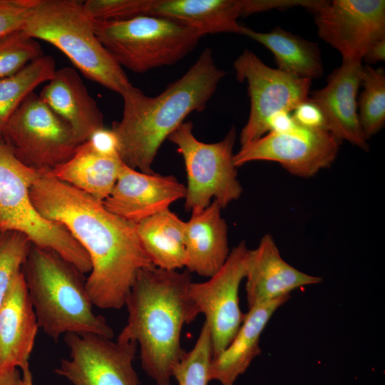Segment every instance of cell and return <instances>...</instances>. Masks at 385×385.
Returning a JSON list of instances; mask_svg holds the SVG:
<instances>
[{"instance_id": "2", "label": "cell", "mask_w": 385, "mask_h": 385, "mask_svg": "<svg viewBox=\"0 0 385 385\" xmlns=\"http://www.w3.org/2000/svg\"><path fill=\"white\" fill-rule=\"evenodd\" d=\"M191 282L188 271L153 265L138 272L126 298L127 324L118 338L137 343L141 366L155 385H173L185 352L180 344L183 326L199 314L188 292Z\"/></svg>"}, {"instance_id": "16", "label": "cell", "mask_w": 385, "mask_h": 385, "mask_svg": "<svg viewBox=\"0 0 385 385\" xmlns=\"http://www.w3.org/2000/svg\"><path fill=\"white\" fill-rule=\"evenodd\" d=\"M280 0H153L147 15L167 18L207 34H241L237 20L254 13L280 9Z\"/></svg>"}, {"instance_id": "14", "label": "cell", "mask_w": 385, "mask_h": 385, "mask_svg": "<svg viewBox=\"0 0 385 385\" xmlns=\"http://www.w3.org/2000/svg\"><path fill=\"white\" fill-rule=\"evenodd\" d=\"M318 36L342 61H362L367 48L385 37V1L333 0L312 11Z\"/></svg>"}, {"instance_id": "5", "label": "cell", "mask_w": 385, "mask_h": 385, "mask_svg": "<svg viewBox=\"0 0 385 385\" xmlns=\"http://www.w3.org/2000/svg\"><path fill=\"white\" fill-rule=\"evenodd\" d=\"M22 31L61 51L87 78L121 95L132 84L97 38L83 1L35 0Z\"/></svg>"}, {"instance_id": "30", "label": "cell", "mask_w": 385, "mask_h": 385, "mask_svg": "<svg viewBox=\"0 0 385 385\" xmlns=\"http://www.w3.org/2000/svg\"><path fill=\"white\" fill-rule=\"evenodd\" d=\"M31 244L22 232L0 231V308L12 280L21 271Z\"/></svg>"}, {"instance_id": "24", "label": "cell", "mask_w": 385, "mask_h": 385, "mask_svg": "<svg viewBox=\"0 0 385 385\" xmlns=\"http://www.w3.org/2000/svg\"><path fill=\"white\" fill-rule=\"evenodd\" d=\"M240 34L269 49L280 71L310 80L320 78L323 74L321 51L317 42L306 40L279 26L268 32H258L242 26Z\"/></svg>"}, {"instance_id": "25", "label": "cell", "mask_w": 385, "mask_h": 385, "mask_svg": "<svg viewBox=\"0 0 385 385\" xmlns=\"http://www.w3.org/2000/svg\"><path fill=\"white\" fill-rule=\"evenodd\" d=\"M185 222L170 209L136 223L139 240L152 264L167 270L185 267Z\"/></svg>"}, {"instance_id": "23", "label": "cell", "mask_w": 385, "mask_h": 385, "mask_svg": "<svg viewBox=\"0 0 385 385\" xmlns=\"http://www.w3.org/2000/svg\"><path fill=\"white\" fill-rule=\"evenodd\" d=\"M123 164L119 157L98 153L86 140L69 160L48 173L103 202L112 192Z\"/></svg>"}, {"instance_id": "11", "label": "cell", "mask_w": 385, "mask_h": 385, "mask_svg": "<svg viewBox=\"0 0 385 385\" xmlns=\"http://www.w3.org/2000/svg\"><path fill=\"white\" fill-rule=\"evenodd\" d=\"M69 357L55 373L73 385H141L133 367L138 350L134 341L95 334L66 333Z\"/></svg>"}, {"instance_id": "37", "label": "cell", "mask_w": 385, "mask_h": 385, "mask_svg": "<svg viewBox=\"0 0 385 385\" xmlns=\"http://www.w3.org/2000/svg\"><path fill=\"white\" fill-rule=\"evenodd\" d=\"M21 379L19 368L14 367L0 371V385H19Z\"/></svg>"}, {"instance_id": "34", "label": "cell", "mask_w": 385, "mask_h": 385, "mask_svg": "<svg viewBox=\"0 0 385 385\" xmlns=\"http://www.w3.org/2000/svg\"><path fill=\"white\" fill-rule=\"evenodd\" d=\"M91 147L98 153L109 156L119 157V143L113 130L104 127L95 131L87 140Z\"/></svg>"}, {"instance_id": "31", "label": "cell", "mask_w": 385, "mask_h": 385, "mask_svg": "<svg viewBox=\"0 0 385 385\" xmlns=\"http://www.w3.org/2000/svg\"><path fill=\"white\" fill-rule=\"evenodd\" d=\"M153 0H87L83 6L93 20H125L147 15Z\"/></svg>"}, {"instance_id": "15", "label": "cell", "mask_w": 385, "mask_h": 385, "mask_svg": "<svg viewBox=\"0 0 385 385\" xmlns=\"http://www.w3.org/2000/svg\"><path fill=\"white\" fill-rule=\"evenodd\" d=\"M185 193V186L173 175L144 173L123 164L112 192L102 202L115 215L138 223L168 210Z\"/></svg>"}, {"instance_id": "38", "label": "cell", "mask_w": 385, "mask_h": 385, "mask_svg": "<svg viewBox=\"0 0 385 385\" xmlns=\"http://www.w3.org/2000/svg\"><path fill=\"white\" fill-rule=\"evenodd\" d=\"M21 369L22 374L19 385H34L33 376L29 368V364L24 366Z\"/></svg>"}, {"instance_id": "35", "label": "cell", "mask_w": 385, "mask_h": 385, "mask_svg": "<svg viewBox=\"0 0 385 385\" xmlns=\"http://www.w3.org/2000/svg\"><path fill=\"white\" fill-rule=\"evenodd\" d=\"M269 132L287 133L293 130L298 124L292 114L287 111H279L273 114L267 121Z\"/></svg>"}, {"instance_id": "26", "label": "cell", "mask_w": 385, "mask_h": 385, "mask_svg": "<svg viewBox=\"0 0 385 385\" xmlns=\"http://www.w3.org/2000/svg\"><path fill=\"white\" fill-rule=\"evenodd\" d=\"M56 61L43 55L31 61L16 73L0 78V142L4 143L5 128L24 98L54 74Z\"/></svg>"}, {"instance_id": "17", "label": "cell", "mask_w": 385, "mask_h": 385, "mask_svg": "<svg viewBox=\"0 0 385 385\" xmlns=\"http://www.w3.org/2000/svg\"><path fill=\"white\" fill-rule=\"evenodd\" d=\"M361 62L342 61L329 76L327 85L309 93V98L322 111L329 132L340 140L367 151L369 146L360 125L356 100Z\"/></svg>"}, {"instance_id": "36", "label": "cell", "mask_w": 385, "mask_h": 385, "mask_svg": "<svg viewBox=\"0 0 385 385\" xmlns=\"http://www.w3.org/2000/svg\"><path fill=\"white\" fill-rule=\"evenodd\" d=\"M385 60V37L374 42L364 53L362 61L376 63Z\"/></svg>"}, {"instance_id": "9", "label": "cell", "mask_w": 385, "mask_h": 385, "mask_svg": "<svg viewBox=\"0 0 385 385\" xmlns=\"http://www.w3.org/2000/svg\"><path fill=\"white\" fill-rule=\"evenodd\" d=\"M4 143L23 165L39 173L66 162L81 145L71 128L34 92L10 118Z\"/></svg>"}, {"instance_id": "12", "label": "cell", "mask_w": 385, "mask_h": 385, "mask_svg": "<svg viewBox=\"0 0 385 385\" xmlns=\"http://www.w3.org/2000/svg\"><path fill=\"white\" fill-rule=\"evenodd\" d=\"M249 250L245 241L240 242L208 280L189 284L188 295L210 328L213 356L229 345L243 322L239 288L246 275Z\"/></svg>"}, {"instance_id": "33", "label": "cell", "mask_w": 385, "mask_h": 385, "mask_svg": "<svg viewBox=\"0 0 385 385\" xmlns=\"http://www.w3.org/2000/svg\"><path fill=\"white\" fill-rule=\"evenodd\" d=\"M295 122L308 129H327L324 114L319 107L309 99L299 104L292 114Z\"/></svg>"}, {"instance_id": "28", "label": "cell", "mask_w": 385, "mask_h": 385, "mask_svg": "<svg viewBox=\"0 0 385 385\" xmlns=\"http://www.w3.org/2000/svg\"><path fill=\"white\" fill-rule=\"evenodd\" d=\"M212 356L210 330L204 322L193 348L185 352L176 366L173 378L178 385H208Z\"/></svg>"}, {"instance_id": "7", "label": "cell", "mask_w": 385, "mask_h": 385, "mask_svg": "<svg viewBox=\"0 0 385 385\" xmlns=\"http://www.w3.org/2000/svg\"><path fill=\"white\" fill-rule=\"evenodd\" d=\"M39 174L0 142V231L22 232L31 244L56 252L86 274L91 262L85 250L63 225L41 217L31 202L30 189Z\"/></svg>"}, {"instance_id": "3", "label": "cell", "mask_w": 385, "mask_h": 385, "mask_svg": "<svg viewBox=\"0 0 385 385\" xmlns=\"http://www.w3.org/2000/svg\"><path fill=\"white\" fill-rule=\"evenodd\" d=\"M225 71L216 66L212 50L205 48L185 73L156 96L131 85L120 96L122 118L111 129L119 143V155L127 166L144 173L165 140L193 111H202L215 92Z\"/></svg>"}, {"instance_id": "10", "label": "cell", "mask_w": 385, "mask_h": 385, "mask_svg": "<svg viewBox=\"0 0 385 385\" xmlns=\"http://www.w3.org/2000/svg\"><path fill=\"white\" fill-rule=\"evenodd\" d=\"M237 79L245 81L250 101V115L240 137L241 147L269 132L267 121L275 113H290L309 99L312 80L267 66L253 52L244 51L233 63Z\"/></svg>"}, {"instance_id": "27", "label": "cell", "mask_w": 385, "mask_h": 385, "mask_svg": "<svg viewBox=\"0 0 385 385\" xmlns=\"http://www.w3.org/2000/svg\"><path fill=\"white\" fill-rule=\"evenodd\" d=\"M361 86L363 90L357 101L358 115L365 138L376 134L385 123V71L362 66Z\"/></svg>"}, {"instance_id": "1", "label": "cell", "mask_w": 385, "mask_h": 385, "mask_svg": "<svg viewBox=\"0 0 385 385\" xmlns=\"http://www.w3.org/2000/svg\"><path fill=\"white\" fill-rule=\"evenodd\" d=\"M30 197L41 217L63 225L87 252L92 268L85 284L93 304L104 309L125 306L138 272L153 265L136 223L48 173L39 174Z\"/></svg>"}, {"instance_id": "29", "label": "cell", "mask_w": 385, "mask_h": 385, "mask_svg": "<svg viewBox=\"0 0 385 385\" xmlns=\"http://www.w3.org/2000/svg\"><path fill=\"white\" fill-rule=\"evenodd\" d=\"M41 45L22 29L0 38V78L11 76L43 56Z\"/></svg>"}, {"instance_id": "4", "label": "cell", "mask_w": 385, "mask_h": 385, "mask_svg": "<svg viewBox=\"0 0 385 385\" xmlns=\"http://www.w3.org/2000/svg\"><path fill=\"white\" fill-rule=\"evenodd\" d=\"M21 272L38 327L53 340L66 333L113 337L106 318L93 311L83 274L58 253L31 244Z\"/></svg>"}, {"instance_id": "21", "label": "cell", "mask_w": 385, "mask_h": 385, "mask_svg": "<svg viewBox=\"0 0 385 385\" xmlns=\"http://www.w3.org/2000/svg\"><path fill=\"white\" fill-rule=\"evenodd\" d=\"M222 207L213 200L203 210L192 213L185 222V267L200 276H213L229 254L228 226L221 215Z\"/></svg>"}, {"instance_id": "32", "label": "cell", "mask_w": 385, "mask_h": 385, "mask_svg": "<svg viewBox=\"0 0 385 385\" xmlns=\"http://www.w3.org/2000/svg\"><path fill=\"white\" fill-rule=\"evenodd\" d=\"M35 0H0V38L22 29Z\"/></svg>"}, {"instance_id": "22", "label": "cell", "mask_w": 385, "mask_h": 385, "mask_svg": "<svg viewBox=\"0 0 385 385\" xmlns=\"http://www.w3.org/2000/svg\"><path fill=\"white\" fill-rule=\"evenodd\" d=\"M290 295L257 305L249 309L237 334L229 345L212 358L210 380L221 385H235L255 357L261 354V334L276 310L286 303Z\"/></svg>"}, {"instance_id": "13", "label": "cell", "mask_w": 385, "mask_h": 385, "mask_svg": "<svg viewBox=\"0 0 385 385\" xmlns=\"http://www.w3.org/2000/svg\"><path fill=\"white\" fill-rule=\"evenodd\" d=\"M340 143L328 130L298 125L287 133L268 132L240 147L233 161L237 168L256 160L276 162L292 175L309 178L334 163Z\"/></svg>"}, {"instance_id": "20", "label": "cell", "mask_w": 385, "mask_h": 385, "mask_svg": "<svg viewBox=\"0 0 385 385\" xmlns=\"http://www.w3.org/2000/svg\"><path fill=\"white\" fill-rule=\"evenodd\" d=\"M46 83L39 97L71 128L81 144L104 127L102 112L73 68L56 70Z\"/></svg>"}, {"instance_id": "19", "label": "cell", "mask_w": 385, "mask_h": 385, "mask_svg": "<svg viewBox=\"0 0 385 385\" xmlns=\"http://www.w3.org/2000/svg\"><path fill=\"white\" fill-rule=\"evenodd\" d=\"M38 329L21 271L12 280L0 308V371L29 364Z\"/></svg>"}, {"instance_id": "18", "label": "cell", "mask_w": 385, "mask_h": 385, "mask_svg": "<svg viewBox=\"0 0 385 385\" xmlns=\"http://www.w3.org/2000/svg\"><path fill=\"white\" fill-rule=\"evenodd\" d=\"M245 278L249 309L290 295L297 288L322 281V277L304 273L288 264L269 233L261 238L255 249L249 250Z\"/></svg>"}, {"instance_id": "8", "label": "cell", "mask_w": 385, "mask_h": 385, "mask_svg": "<svg viewBox=\"0 0 385 385\" xmlns=\"http://www.w3.org/2000/svg\"><path fill=\"white\" fill-rule=\"evenodd\" d=\"M236 137V129L232 127L219 142H201L194 135L191 121L182 123L168 136L185 162V211L199 212L211 203L212 198L224 209L240 197L242 188L233 161Z\"/></svg>"}, {"instance_id": "6", "label": "cell", "mask_w": 385, "mask_h": 385, "mask_svg": "<svg viewBox=\"0 0 385 385\" xmlns=\"http://www.w3.org/2000/svg\"><path fill=\"white\" fill-rule=\"evenodd\" d=\"M95 34L121 66L138 73L172 66L197 45L203 35L178 21L150 15L125 20H93Z\"/></svg>"}]
</instances>
